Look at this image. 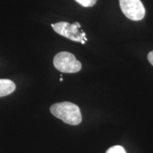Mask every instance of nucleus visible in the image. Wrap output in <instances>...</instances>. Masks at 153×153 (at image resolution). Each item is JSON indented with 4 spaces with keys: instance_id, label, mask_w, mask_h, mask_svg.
<instances>
[{
    "instance_id": "f257e3e1",
    "label": "nucleus",
    "mask_w": 153,
    "mask_h": 153,
    "mask_svg": "<svg viewBox=\"0 0 153 153\" xmlns=\"http://www.w3.org/2000/svg\"><path fill=\"white\" fill-rule=\"evenodd\" d=\"M51 114L69 125L76 126L82 122V114L79 106L69 101L54 104L50 108Z\"/></svg>"
},
{
    "instance_id": "f03ea898",
    "label": "nucleus",
    "mask_w": 153,
    "mask_h": 153,
    "mask_svg": "<svg viewBox=\"0 0 153 153\" xmlns=\"http://www.w3.org/2000/svg\"><path fill=\"white\" fill-rule=\"evenodd\" d=\"M53 65L57 70L63 73H76L82 69V64L71 53L63 51L55 55Z\"/></svg>"
},
{
    "instance_id": "7ed1b4c3",
    "label": "nucleus",
    "mask_w": 153,
    "mask_h": 153,
    "mask_svg": "<svg viewBox=\"0 0 153 153\" xmlns=\"http://www.w3.org/2000/svg\"><path fill=\"white\" fill-rule=\"evenodd\" d=\"M51 26L57 33L71 41L81 43L84 40V38L86 37L85 32L79 30V28H81V25L79 22L70 24L68 22H61L51 24Z\"/></svg>"
},
{
    "instance_id": "20e7f679",
    "label": "nucleus",
    "mask_w": 153,
    "mask_h": 153,
    "mask_svg": "<svg viewBox=\"0 0 153 153\" xmlns=\"http://www.w3.org/2000/svg\"><path fill=\"white\" fill-rule=\"evenodd\" d=\"M120 7L124 15L132 21L144 18L145 9L140 0H119Z\"/></svg>"
},
{
    "instance_id": "39448f33",
    "label": "nucleus",
    "mask_w": 153,
    "mask_h": 153,
    "mask_svg": "<svg viewBox=\"0 0 153 153\" xmlns=\"http://www.w3.org/2000/svg\"><path fill=\"white\" fill-rule=\"evenodd\" d=\"M15 89L16 85L14 82L7 79H0V97L11 94Z\"/></svg>"
},
{
    "instance_id": "423d86ee",
    "label": "nucleus",
    "mask_w": 153,
    "mask_h": 153,
    "mask_svg": "<svg viewBox=\"0 0 153 153\" xmlns=\"http://www.w3.org/2000/svg\"><path fill=\"white\" fill-rule=\"evenodd\" d=\"M76 2L79 3L80 5L85 7H91L95 5L97 0H74Z\"/></svg>"
},
{
    "instance_id": "0eeeda50",
    "label": "nucleus",
    "mask_w": 153,
    "mask_h": 153,
    "mask_svg": "<svg viewBox=\"0 0 153 153\" xmlns=\"http://www.w3.org/2000/svg\"><path fill=\"white\" fill-rule=\"evenodd\" d=\"M106 153H126L125 149L120 145H115L110 148Z\"/></svg>"
},
{
    "instance_id": "6e6552de",
    "label": "nucleus",
    "mask_w": 153,
    "mask_h": 153,
    "mask_svg": "<svg viewBox=\"0 0 153 153\" xmlns=\"http://www.w3.org/2000/svg\"><path fill=\"white\" fill-rule=\"evenodd\" d=\"M148 60L149 62H150V64L153 65V51H151L148 53Z\"/></svg>"
},
{
    "instance_id": "1a4fd4ad",
    "label": "nucleus",
    "mask_w": 153,
    "mask_h": 153,
    "mask_svg": "<svg viewBox=\"0 0 153 153\" xmlns=\"http://www.w3.org/2000/svg\"><path fill=\"white\" fill-rule=\"evenodd\" d=\"M85 40H83V41H82V42H81V43H82V44H85Z\"/></svg>"
},
{
    "instance_id": "9d476101",
    "label": "nucleus",
    "mask_w": 153,
    "mask_h": 153,
    "mask_svg": "<svg viewBox=\"0 0 153 153\" xmlns=\"http://www.w3.org/2000/svg\"><path fill=\"white\" fill-rule=\"evenodd\" d=\"M60 82H62V81H63V79H62V77H61V78H60Z\"/></svg>"
}]
</instances>
